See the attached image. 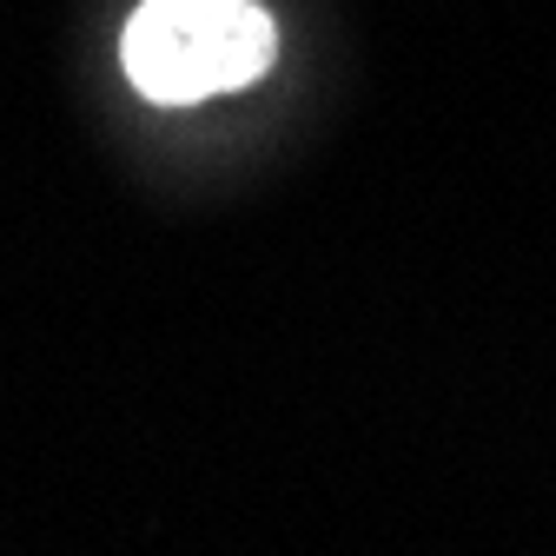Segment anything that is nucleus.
I'll return each instance as SVG.
<instances>
[{"mask_svg":"<svg viewBox=\"0 0 556 556\" xmlns=\"http://www.w3.org/2000/svg\"><path fill=\"white\" fill-rule=\"evenodd\" d=\"M126 74L160 106L252 87L271 60V21L252 0H147L126 27Z\"/></svg>","mask_w":556,"mask_h":556,"instance_id":"1","label":"nucleus"}]
</instances>
